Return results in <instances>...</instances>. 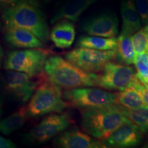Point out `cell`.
I'll return each mask as SVG.
<instances>
[{
    "instance_id": "1",
    "label": "cell",
    "mask_w": 148,
    "mask_h": 148,
    "mask_svg": "<svg viewBox=\"0 0 148 148\" xmlns=\"http://www.w3.org/2000/svg\"><path fill=\"white\" fill-rule=\"evenodd\" d=\"M6 27H16L29 31L42 42L48 41L49 30L45 15L32 0H20L5 8L2 14Z\"/></svg>"
},
{
    "instance_id": "2",
    "label": "cell",
    "mask_w": 148,
    "mask_h": 148,
    "mask_svg": "<svg viewBox=\"0 0 148 148\" xmlns=\"http://www.w3.org/2000/svg\"><path fill=\"white\" fill-rule=\"evenodd\" d=\"M43 69L48 80L60 88L97 86L98 75L79 69L58 56L47 58Z\"/></svg>"
},
{
    "instance_id": "3",
    "label": "cell",
    "mask_w": 148,
    "mask_h": 148,
    "mask_svg": "<svg viewBox=\"0 0 148 148\" xmlns=\"http://www.w3.org/2000/svg\"><path fill=\"white\" fill-rule=\"evenodd\" d=\"M80 112L83 130L101 141L108 138L127 119L123 107L117 104L81 109Z\"/></svg>"
},
{
    "instance_id": "4",
    "label": "cell",
    "mask_w": 148,
    "mask_h": 148,
    "mask_svg": "<svg viewBox=\"0 0 148 148\" xmlns=\"http://www.w3.org/2000/svg\"><path fill=\"white\" fill-rule=\"evenodd\" d=\"M39 77V84L27 106L28 116H39L63 110L68 104L62 99L61 88L49 82L44 71Z\"/></svg>"
},
{
    "instance_id": "5",
    "label": "cell",
    "mask_w": 148,
    "mask_h": 148,
    "mask_svg": "<svg viewBox=\"0 0 148 148\" xmlns=\"http://www.w3.org/2000/svg\"><path fill=\"white\" fill-rule=\"evenodd\" d=\"M49 54V51L39 48L10 51L5 60L4 68L23 72L30 77L36 76L43 71Z\"/></svg>"
},
{
    "instance_id": "6",
    "label": "cell",
    "mask_w": 148,
    "mask_h": 148,
    "mask_svg": "<svg viewBox=\"0 0 148 148\" xmlns=\"http://www.w3.org/2000/svg\"><path fill=\"white\" fill-rule=\"evenodd\" d=\"M116 93L95 88L79 87L66 90L62 94L68 106L78 108H99L115 104Z\"/></svg>"
},
{
    "instance_id": "7",
    "label": "cell",
    "mask_w": 148,
    "mask_h": 148,
    "mask_svg": "<svg viewBox=\"0 0 148 148\" xmlns=\"http://www.w3.org/2000/svg\"><path fill=\"white\" fill-rule=\"evenodd\" d=\"M140 82L133 67L109 62L98 75L97 86L107 90H121Z\"/></svg>"
},
{
    "instance_id": "8",
    "label": "cell",
    "mask_w": 148,
    "mask_h": 148,
    "mask_svg": "<svg viewBox=\"0 0 148 148\" xmlns=\"http://www.w3.org/2000/svg\"><path fill=\"white\" fill-rule=\"evenodd\" d=\"M116 49L98 50L79 47L65 55L66 60L79 69L90 73L102 71L105 64L116 57Z\"/></svg>"
},
{
    "instance_id": "9",
    "label": "cell",
    "mask_w": 148,
    "mask_h": 148,
    "mask_svg": "<svg viewBox=\"0 0 148 148\" xmlns=\"http://www.w3.org/2000/svg\"><path fill=\"white\" fill-rule=\"evenodd\" d=\"M27 74L8 70L3 75V85L5 91L17 100L26 102L36 90L40 82L39 75L36 80Z\"/></svg>"
},
{
    "instance_id": "10",
    "label": "cell",
    "mask_w": 148,
    "mask_h": 148,
    "mask_svg": "<svg viewBox=\"0 0 148 148\" xmlns=\"http://www.w3.org/2000/svg\"><path fill=\"white\" fill-rule=\"evenodd\" d=\"M71 117L66 114H50L44 118L27 134L29 141L43 143L67 129L71 124Z\"/></svg>"
},
{
    "instance_id": "11",
    "label": "cell",
    "mask_w": 148,
    "mask_h": 148,
    "mask_svg": "<svg viewBox=\"0 0 148 148\" xmlns=\"http://www.w3.org/2000/svg\"><path fill=\"white\" fill-rule=\"evenodd\" d=\"M119 20L112 12H104L86 20L82 29L86 34L106 38H113L119 32Z\"/></svg>"
},
{
    "instance_id": "12",
    "label": "cell",
    "mask_w": 148,
    "mask_h": 148,
    "mask_svg": "<svg viewBox=\"0 0 148 148\" xmlns=\"http://www.w3.org/2000/svg\"><path fill=\"white\" fill-rule=\"evenodd\" d=\"M141 140V132L127 119L103 140V143L106 147H132L138 145Z\"/></svg>"
},
{
    "instance_id": "13",
    "label": "cell",
    "mask_w": 148,
    "mask_h": 148,
    "mask_svg": "<svg viewBox=\"0 0 148 148\" xmlns=\"http://www.w3.org/2000/svg\"><path fill=\"white\" fill-rule=\"evenodd\" d=\"M54 143L58 147L63 148L106 147L103 142L94 140L77 129H72L62 133L56 138Z\"/></svg>"
},
{
    "instance_id": "14",
    "label": "cell",
    "mask_w": 148,
    "mask_h": 148,
    "mask_svg": "<svg viewBox=\"0 0 148 148\" xmlns=\"http://www.w3.org/2000/svg\"><path fill=\"white\" fill-rule=\"evenodd\" d=\"M4 40L8 45L18 48H40L43 42L27 29L16 27H6Z\"/></svg>"
},
{
    "instance_id": "15",
    "label": "cell",
    "mask_w": 148,
    "mask_h": 148,
    "mask_svg": "<svg viewBox=\"0 0 148 148\" xmlns=\"http://www.w3.org/2000/svg\"><path fill=\"white\" fill-rule=\"evenodd\" d=\"M97 0H67L56 11L51 23L59 20H69L76 22L86 9Z\"/></svg>"
},
{
    "instance_id": "16",
    "label": "cell",
    "mask_w": 148,
    "mask_h": 148,
    "mask_svg": "<svg viewBox=\"0 0 148 148\" xmlns=\"http://www.w3.org/2000/svg\"><path fill=\"white\" fill-rule=\"evenodd\" d=\"M49 37L57 47L66 49L71 47L75 37V27L71 21L62 20L51 29Z\"/></svg>"
},
{
    "instance_id": "17",
    "label": "cell",
    "mask_w": 148,
    "mask_h": 148,
    "mask_svg": "<svg viewBox=\"0 0 148 148\" xmlns=\"http://www.w3.org/2000/svg\"><path fill=\"white\" fill-rule=\"evenodd\" d=\"M121 14L123 21L121 33L132 35L140 29L141 23L134 0H121Z\"/></svg>"
},
{
    "instance_id": "18",
    "label": "cell",
    "mask_w": 148,
    "mask_h": 148,
    "mask_svg": "<svg viewBox=\"0 0 148 148\" xmlns=\"http://www.w3.org/2000/svg\"><path fill=\"white\" fill-rule=\"evenodd\" d=\"M143 86L141 82H138L116 93L115 104L129 109L137 108L145 105L140 91Z\"/></svg>"
},
{
    "instance_id": "19",
    "label": "cell",
    "mask_w": 148,
    "mask_h": 148,
    "mask_svg": "<svg viewBox=\"0 0 148 148\" xmlns=\"http://www.w3.org/2000/svg\"><path fill=\"white\" fill-rule=\"evenodd\" d=\"M28 116L27 106L19 108L13 114L0 121V133L9 135L20 129L25 124Z\"/></svg>"
},
{
    "instance_id": "20",
    "label": "cell",
    "mask_w": 148,
    "mask_h": 148,
    "mask_svg": "<svg viewBox=\"0 0 148 148\" xmlns=\"http://www.w3.org/2000/svg\"><path fill=\"white\" fill-rule=\"evenodd\" d=\"M117 38H106L97 36H82L77 40L76 45L81 47H87L98 50L116 49Z\"/></svg>"
},
{
    "instance_id": "21",
    "label": "cell",
    "mask_w": 148,
    "mask_h": 148,
    "mask_svg": "<svg viewBox=\"0 0 148 148\" xmlns=\"http://www.w3.org/2000/svg\"><path fill=\"white\" fill-rule=\"evenodd\" d=\"M116 51V56L121 62L126 65L134 64L136 53L132 42V35L121 33L117 38Z\"/></svg>"
},
{
    "instance_id": "22",
    "label": "cell",
    "mask_w": 148,
    "mask_h": 148,
    "mask_svg": "<svg viewBox=\"0 0 148 148\" xmlns=\"http://www.w3.org/2000/svg\"><path fill=\"white\" fill-rule=\"evenodd\" d=\"M125 115L139 129L141 133H148V106L144 105L137 108H123Z\"/></svg>"
},
{
    "instance_id": "23",
    "label": "cell",
    "mask_w": 148,
    "mask_h": 148,
    "mask_svg": "<svg viewBox=\"0 0 148 148\" xmlns=\"http://www.w3.org/2000/svg\"><path fill=\"white\" fill-rule=\"evenodd\" d=\"M134 64L136 66V77L145 86L148 80V53L147 51L136 54Z\"/></svg>"
},
{
    "instance_id": "24",
    "label": "cell",
    "mask_w": 148,
    "mask_h": 148,
    "mask_svg": "<svg viewBox=\"0 0 148 148\" xmlns=\"http://www.w3.org/2000/svg\"><path fill=\"white\" fill-rule=\"evenodd\" d=\"M132 42L136 54L146 51L148 42V24L134 33L132 36Z\"/></svg>"
},
{
    "instance_id": "25",
    "label": "cell",
    "mask_w": 148,
    "mask_h": 148,
    "mask_svg": "<svg viewBox=\"0 0 148 148\" xmlns=\"http://www.w3.org/2000/svg\"><path fill=\"white\" fill-rule=\"evenodd\" d=\"M135 5L143 25L148 24V0H134Z\"/></svg>"
},
{
    "instance_id": "26",
    "label": "cell",
    "mask_w": 148,
    "mask_h": 148,
    "mask_svg": "<svg viewBox=\"0 0 148 148\" xmlns=\"http://www.w3.org/2000/svg\"><path fill=\"white\" fill-rule=\"evenodd\" d=\"M16 145L12 140L0 136V148H14Z\"/></svg>"
},
{
    "instance_id": "27",
    "label": "cell",
    "mask_w": 148,
    "mask_h": 148,
    "mask_svg": "<svg viewBox=\"0 0 148 148\" xmlns=\"http://www.w3.org/2000/svg\"><path fill=\"white\" fill-rule=\"evenodd\" d=\"M20 0H0V5L6 8L17 3Z\"/></svg>"
},
{
    "instance_id": "28",
    "label": "cell",
    "mask_w": 148,
    "mask_h": 148,
    "mask_svg": "<svg viewBox=\"0 0 148 148\" xmlns=\"http://www.w3.org/2000/svg\"><path fill=\"white\" fill-rule=\"evenodd\" d=\"M140 91H141L142 97H143L144 103L145 105L148 106V87L143 86L140 89Z\"/></svg>"
},
{
    "instance_id": "29",
    "label": "cell",
    "mask_w": 148,
    "mask_h": 148,
    "mask_svg": "<svg viewBox=\"0 0 148 148\" xmlns=\"http://www.w3.org/2000/svg\"><path fill=\"white\" fill-rule=\"evenodd\" d=\"M3 51L1 46L0 45V67H1V64H2L3 62Z\"/></svg>"
},
{
    "instance_id": "30",
    "label": "cell",
    "mask_w": 148,
    "mask_h": 148,
    "mask_svg": "<svg viewBox=\"0 0 148 148\" xmlns=\"http://www.w3.org/2000/svg\"><path fill=\"white\" fill-rule=\"evenodd\" d=\"M146 51H147V52L148 53V42H147V47H146Z\"/></svg>"
},
{
    "instance_id": "31",
    "label": "cell",
    "mask_w": 148,
    "mask_h": 148,
    "mask_svg": "<svg viewBox=\"0 0 148 148\" xmlns=\"http://www.w3.org/2000/svg\"><path fill=\"white\" fill-rule=\"evenodd\" d=\"M144 147H148V142H147V143H146V144H145V146H144Z\"/></svg>"
},
{
    "instance_id": "32",
    "label": "cell",
    "mask_w": 148,
    "mask_h": 148,
    "mask_svg": "<svg viewBox=\"0 0 148 148\" xmlns=\"http://www.w3.org/2000/svg\"><path fill=\"white\" fill-rule=\"evenodd\" d=\"M147 86V87H148V80H147V84H146V86Z\"/></svg>"
},
{
    "instance_id": "33",
    "label": "cell",
    "mask_w": 148,
    "mask_h": 148,
    "mask_svg": "<svg viewBox=\"0 0 148 148\" xmlns=\"http://www.w3.org/2000/svg\"><path fill=\"white\" fill-rule=\"evenodd\" d=\"M45 1H50V0H45Z\"/></svg>"
},
{
    "instance_id": "34",
    "label": "cell",
    "mask_w": 148,
    "mask_h": 148,
    "mask_svg": "<svg viewBox=\"0 0 148 148\" xmlns=\"http://www.w3.org/2000/svg\"><path fill=\"white\" fill-rule=\"evenodd\" d=\"M0 28H1V23H0Z\"/></svg>"
}]
</instances>
